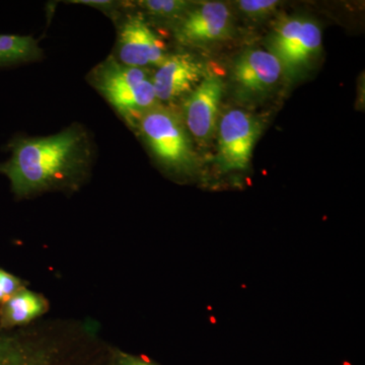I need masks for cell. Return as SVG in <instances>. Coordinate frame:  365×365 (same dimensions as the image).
I'll return each instance as SVG.
<instances>
[{
  "label": "cell",
  "mask_w": 365,
  "mask_h": 365,
  "mask_svg": "<svg viewBox=\"0 0 365 365\" xmlns=\"http://www.w3.org/2000/svg\"><path fill=\"white\" fill-rule=\"evenodd\" d=\"M139 134L158 163L175 173H186L195 165L188 129L172 110L158 105L137 121Z\"/></svg>",
  "instance_id": "obj_3"
},
{
  "label": "cell",
  "mask_w": 365,
  "mask_h": 365,
  "mask_svg": "<svg viewBox=\"0 0 365 365\" xmlns=\"http://www.w3.org/2000/svg\"><path fill=\"white\" fill-rule=\"evenodd\" d=\"M322 42V31L316 21L292 16L278 24L269 40V47L282 69L294 74L318 54Z\"/></svg>",
  "instance_id": "obj_4"
},
{
  "label": "cell",
  "mask_w": 365,
  "mask_h": 365,
  "mask_svg": "<svg viewBox=\"0 0 365 365\" xmlns=\"http://www.w3.org/2000/svg\"><path fill=\"white\" fill-rule=\"evenodd\" d=\"M138 4L145 13L155 18L177 21L193 6L190 2L182 0H144Z\"/></svg>",
  "instance_id": "obj_14"
},
{
  "label": "cell",
  "mask_w": 365,
  "mask_h": 365,
  "mask_svg": "<svg viewBox=\"0 0 365 365\" xmlns=\"http://www.w3.org/2000/svg\"><path fill=\"white\" fill-rule=\"evenodd\" d=\"M279 4L277 0H241L237 2V6L245 16L258 20L272 14Z\"/></svg>",
  "instance_id": "obj_15"
},
{
  "label": "cell",
  "mask_w": 365,
  "mask_h": 365,
  "mask_svg": "<svg viewBox=\"0 0 365 365\" xmlns=\"http://www.w3.org/2000/svg\"><path fill=\"white\" fill-rule=\"evenodd\" d=\"M91 83L127 124L134 127L158 105L153 79L143 68L126 66L109 57L91 72Z\"/></svg>",
  "instance_id": "obj_2"
},
{
  "label": "cell",
  "mask_w": 365,
  "mask_h": 365,
  "mask_svg": "<svg viewBox=\"0 0 365 365\" xmlns=\"http://www.w3.org/2000/svg\"><path fill=\"white\" fill-rule=\"evenodd\" d=\"M11 157L0 165L16 198L54 190H74L88 175L91 144L79 126L54 135L21 137L11 143Z\"/></svg>",
  "instance_id": "obj_1"
},
{
  "label": "cell",
  "mask_w": 365,
  "mask_h": 365,
  "mask_svg": "<svg viewBox=\"0 0 365 365\" xmlns=\"http://www.w3.org/2000/svg\"><path fill=\"white\" fill-rule=\"evenodd\" d=\"M38 331L0 329V365H49L55 346Z\"/></svg>",
  "instance_id": "obj_10"
},
{
  "label": "cell",
  "mask_w": 365,
  "mask_h": 365,
  "mask_svg": "<svg viewBox=\"0 0 365 365\" xmlns=\"http://www.w3.org/2000/svg\"><path fill=\"white\" fill-rule=\"evenodd\" d=\"M165 45L140 14H128L118 30L116 56L126 66H160L168 57Z\"/></svg>",
  "instance_id": "obj_5"
},
{
  "label": "cell",
  "mask_w": 365,
  "mask_h": 365,
  "mask_svg": "<svg viewBox=\"0 0 365 365\" xmlns=\"http://www.w3.org/2000/svg\"><path fill=\"white\" fill-rule=\"evenodd\" d=\"M283 69L272 53L251 50L235 61L232 78L237 86L247 93H266L279 81Z\"/></svg>",
  "instance_id": "obj_11"
},
{
  "label": "cell",
  "mask_w": 365,
  "mask_h": 365,
  "mask_svg": "<svg viewBox=\"0 0 365 365\" xmlns=\"http://www.w3.org/2000/svg\"><path fill=\"white\" fill-rule=\"evenodd\" d=\"M260 125L249 113L230 110L218 126V162L225 170H242L249 167Z\"/></svg>",
  "instance_id": "obj_6"
},
{
  "label": "cell",
  "mask_w": 365,
  "mask_h": 365,
  "mask_svg": "<svg viewBox=\"0 0 365 365\" xmlns=\"http://www.w3.org/2000/svg\"><path fill=\"white\" fill-rule=\"evenodd\" d=\"M230 9L222 2L194 6L175 25V37L185 45H200L227 39L232 34Z\"/></svg>",
  "instance_id": "obj_7"
},
{
  "label": "cell",
  "mask_w": 365,
  "mask_h": 365,
  "mask_svg": "<svg viewBox=\"0 0 365 365\" xmlns=\"http://www.w3.org/2000/svg\"><path fill=\"white\" fill-rule=\"evenodd\" d=\"M207 73L202 62L190 54L168 55L151 76L158 102L172 103L188 95Z\"/></svg>",
  "instance_id": "obj_9"
},
{
  "label": "cell",
  "mask_w": 365,
  "mask_h": 365,
  "mask_svg": "<svg viewBox=\"0 0 365 365\" xmlns=\"http://www.w3.org/2000/svg\"><path fill=\"white\" fill-rule=\"evenodd\" d=\"M120 365H155L150 362L145 361L139 357L131 356V355L123 354L120 355Z\"/></svg>",
  "instance_id": "obj_18"
},
{
  "label": "cell",
  "mask_w": 365,
  "mask_h": 365,
  "mask_svg": "<svg viewBox=\"0 0 365 365\" xmlns=\"http://www.w3.org/2000/svg\"><path fill=\"white\" fill-rule=\"evenodd\" d=\"M26 287L25 282L14 274L0 268V304Z\"/></svg>",
  "instance_id": "obj_16"
},
{
  "label": "cell",
  "mask_w": 365,
  "mask_h": 365,
  "mask_svg": "<svg viewBox=\"0 0 365 365\" xmlns=\"http://www.w3.org/2000/svg\"><path fill=\"white\" fill-rule=\"evenodd\" d=\"M43 51L31 36L0 35V66L35 61Z\"/></svg>",
  "instance_id": "obj_13"
},
{
  "label": "cell",
  "mask_w": 365,
  "mask_h": 365,
  "mask_svg": "<svg viewBox=\"0 0 365 365\" xmlns=\"http://www.w3.org/2000/svg\"><path fill=\"white\" fill-rule=\"evenodd\" d=\"M49 309V302L42 294L24 287L0 304V329L23 328L39 319Z\"/></svg>",
  "instance_id": "obj_12"
},
{
  "label": "cell",
  "mask_w": 365,
  "mask_h": 365,
  "mask_svg": "<svg viewBox=\"0 0 365 365\" xmlns=\"http://www.w3.org/2000/svg\"><path fill=\"white\" fill-rule=\"evenodd\" d=\"M223 88L222 78L208 72L185 101V125L197 140L205 141L212 136Z\"/></svg>",
  "instance_id": "obj_8"
},
{
  "label": "cell",
  "mask_w": 365,
  "mask_h": 365,
  "mask_svg": "<svg viewBox=\"0 0 365 365\" xmlns=\"http://www.w3.org/2000/svg\"><path fill=\"white\" fill-rule=\"evenodd\" d=\"M73 4H83V6H90L93 7H97L98 9L102 11H108V13H116L118 2L110 1V0H76Z\"/></svg>",
  "instance_id": "obj_17"
}]
</instances>
